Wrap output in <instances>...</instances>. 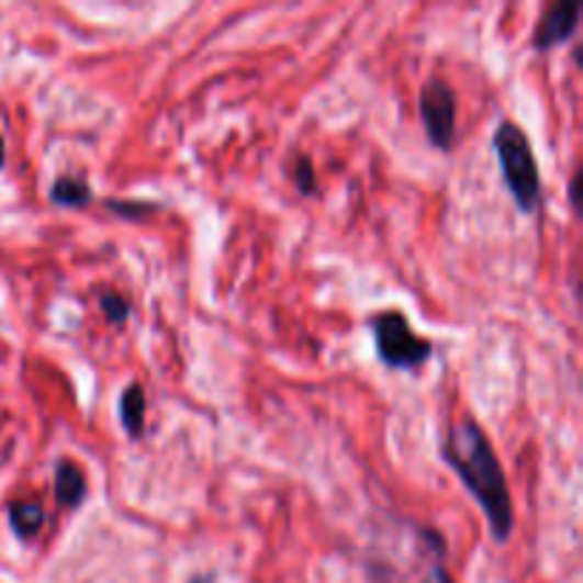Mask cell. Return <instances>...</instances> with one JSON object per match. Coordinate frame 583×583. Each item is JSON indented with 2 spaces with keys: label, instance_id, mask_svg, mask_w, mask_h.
<instances>
[{
  "label": "cell",
  "instance_id": "8992f818",
  "mask_svg": "<svg viewBox=\"0 0 583 583\" xmlns=\"http://www.w3.org/2000/svg\"><path fill=\"white\" fill-rule=\"evenodd\" d=\"M86 475L75 461L63 459L55 470V498L60 507H77L86 498Z\"/></svg>",
  "mask_w": 583,
  "mask_h": 583
},
{
  "label": "cell",
  "instance_id": "8fae6325",
  "mask_svg": "<svg viewBox=\"0 0 583 583\" xmlns=\"http://www.w3.org/2000/svg\"><path fill=\"white\" fill-rule=\"evenodd\" d=\"M293 177H296V186L302 194H311L313 188H316V171H313V162L307 157H299Z\"/></svg>",
  "mask_w": 583,
  "mask_h": 583
},
{
  "label": "cell",
  "instance_id": "7c38bea8",
  "mask_svg": "<svg viewBox=\"0 0 583 583\" xmlns=\"http://www.w3.org/2000/svg\"><path fill=\"white\" fill-rule=\"evenodd\" d=\"M105 205H109V209H112L114 214L132 216V220H137V216H146V214H152V211H154L152 202H120V200H109V202H105Z\"/></svg>",
  "mask_w": 583,
  "mask_h": 583
},
{
  "label": "cell",
  "instance_id": "9a60e30c",
  "mask_svg": "<svg viewBox=\"0 0 583 583\" xmlns=\"http://www.w3.org/2000/svg\"><path fill=\"white\" fill-rule=\"evenodd\" d=\"M191 583H214V581H211V575H200V578H194Z\"/></svg>",
  "mask_w": 583,
  "mask_h": 583
},
{
  "label": "cell",
  "instance_id": "5b68a950",
  "mask_svg": "<svg viewBox=\"0 0 583 583\" xmlns=\"http://www.w3.org/2000/svg\"><path fill=\"white\" fill-rule=\"evenodd\" d=\"M578 23H581V3H556V7H549V12L538 23L532 46L538 52H547L558 46V43L570 41L578 32Z\"/></svg>",
  "mask_w": 583,
  "mask_h": 583
},
{
  "label": "cell",
  "instance_id": "9c48e42d",
  "mask_svg": "<svg viewBox=\"0 0 583 583\" xmlns=\"http://www.w3.org/2000/svg\"><path fill=\"white\" fill-rule=\"evenodd\" d=\"M9 522L21 538H35L43 522H46V513L37 501H14V504H9Z\"/></svg>",
  "mask_w": 583,
  "mask_h": 583
},
{
  "label": "cell",
  "instance_id": "ba28073f",
  "mask_svg": "<svg viewBox=\"0 0 583 583\" xmlns=\"http://www.w3.org/2000/svg\"><path fill=\"white\" fill-rule=\"evenodd\" d=\"M120 418H123V427L128 436L137 438L143 433V424H146V393L139 384L123 390L120 396Z\"/></svg>",
  "mask_w": 583,
  "mask_h": 583
},
{
  "label": "cell",
  "instance_id": "6da1fadb",
  "mask_svg": "<svg viewBox=\"0 0 583 583\" xmlns=\"http://www.w3.org/2000/svg\"><path fill=\"white\" fill-rule=\"evenodd\" d=\"M441 456L452 470L459 472L467 490L475 495L495 541H507L513 532V501H509L504 470H501L484 430L472 418H461L447 433Z\"/></svg>",
  "mask_w": 583,
  "mask_h": 583
},
{
  "label": "cell",
  "instance_id": "4fadbf2b",
  "mask_svg": "<svg viewBox=\"0 0 583 583\" xmlns=\"http://www.w3.org/2000/svg\"><path fill=\"white\" fill-rule=\"evenodd\" d=\"M422 583H452V575L445 570V567H441V558H436V563H433L430 570L424 572Z\"/></svg>",
  "mask_w": 583,
  "mask_h": 583
},
{
  "label": "cell",
  "instance_id": "52a82bcc",
  "mask_svg": "<svg viewBox=\"0 0 583 583\" xmlns=\"http://www.w3.org/2000/svg\"><path fill=\"white\" fill-rule=\"evenodd\" d=\"M49 197L55 205H66V209H83V205H89V202L94 200L89 182H86L83 177H71V175L57 177V180L52 182Z\"/></svg>",
  "mask_w": 583,
  "mask_h": 583
},
{
  "label": "cell",
  "instance_id": "30bf717a",
  "mask_svg": "<svg viewBox=\"0 0 583 583\" xmlns=\"http://www.w3.org/2000/svg\"><path fill=\"white\" fill-rule=\"evenodd\" d=\"M100 305H103L105 319L112 322V325H123V322L128 319V311H132V305L114 291H105L103 296H100Z\"/></svg>",
  "mask_w": 583,
  "mask_h": 583
},
{
  "label": "cell",
  "instance_id": "5bb4252c",
  "mask_svg": "<svg viewBox=\"0 0 583 583\" xmlns=\"http://www.w3.org/2000/svg\"><path fill=\"white\" fill-rule=\"evenodd\" d=\"M7 166V143H3V137H0V168Z\"/></svg>",
  "mask_w": 583,
  "mask_h": 583
},
{
  "label": "cell",
  "instance_id": "7a4b0ae2",
  "mask_svg": "<svg viewBox=\"0 0 583 583\" xmlns=\"http://www.w3.org/2000/svg\"><path fill=\"white\" fill-rule=\"evenodd\" d=\"M495 154H498L501 175L507 180L509 194L524 214H532L541 205V175L535 166V154L527 134L515 123H501L495 132Z\"/></svg>",
  "mask_w": 583,
  "mask_h": 583
},
{
  "label": "cell",
  "instance_id": "3957f363",
  "mask_svg": "<svg viewBox=\"0 0 583 583\" xmlns=\"http://www.w3.org/2000/svg\"><path fill=\"white\" fill-rule=\"evenodd\" d=\"M375 350L390 368H418L430 359L433 345L427 339H418L410 327L407 316L399 311H384L373 319Z\"/></svg>",
  "mask_w": 583,
  "mask_h": 583
},
{
  "label": "cell",
  "instance_id": "277c9868",
  "mask_svg": "<svg viewBox=\"0 0 583 583\" xmlns=\"http://www.w3.org/2000/svg\"><path fill=\"white\" fill-rule=\"evenodd\" d=\"M422 120L433 146H452V137H456V94L445 80H430L422 89Z\"/></svg>",
  "mask_w": 583,
  "mask_h": 583
}]
</instances>
